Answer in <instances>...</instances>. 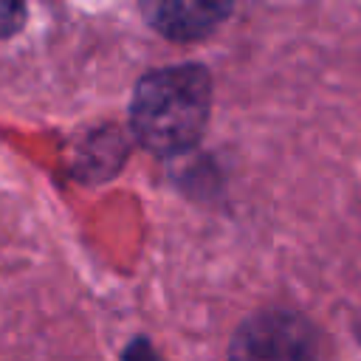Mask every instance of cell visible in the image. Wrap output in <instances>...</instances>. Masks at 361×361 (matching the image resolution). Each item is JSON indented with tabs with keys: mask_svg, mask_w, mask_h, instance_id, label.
<instances>
[{
	"mask_svg": "<svg viewBox=\"0 0 361 361\" xmlns=\"http://www.w3.org/2000/svg\"><path fill=\"white\" fill-rule=\"evenodd\" d=\"M228 361H322V338L307 319L268 310L240 324Z\"/></svg>",
	"mask_w": 361,
	"mask_h": 361,
	"instance_id": "2",
	"label": "cell"
},
{
	"mask_svg": "<svg viewBox=\"0 0 361 361\" xmlns=\"http://www.w3.org/2000/svg\"><path fill=\"white\" fill-rule=\"evenodd\" d=\"M228 11V6H209V3H161V6H149V20L155 28H161L166 37H178V39H192L206 34L223 14Z\"/></svg>",
	"mask_w": 361,
	"mask_h": 361,
	"instance_id": "3",
	"label": "cell"
},
{
	"mask_svg": "<svg viewBox=\"0 0 361 361\" xmlns=\"http://www.w3.org/2000/svg\"><path fill=\"white\" fill-rule=\"evenodd\" d=\"M212 107V82L200 65H175L147 73L130 104V121L144 147L161 155L189 149Z\"/></svg>",
	"mask_w": 361,
	"mask_h": 361,
	"instance_id": "1",
	"label": "cell"
},
{
	"mask_svg": "<svg viewBox=\"0 0 361 361\" xmlns=\"http://www.w3.org/2000/svg\"><path fill=\"white\" fill-rule=\"evenodd\" d=\"M124 361H158V358H155V353H152V347H149V344L135 341V344L124 353Z\"/></svg>",
	"mask_w": 361,
	"mask_h": 361,
	"instance_id": "4",
	"label": "cell"
}]
</instances>
